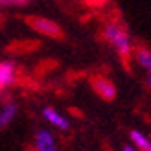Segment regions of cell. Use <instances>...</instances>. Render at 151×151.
<instances>
[{"label": "cell", "mask_w": 151, "mask_h": 151, "mask_svg": "<svg viewBox=\"0 0 151 151\" xmlns=\"http://www.w3.org/2000/svg\"><path fill=\"white\" fill-rule=\"evenodd\" d=\"M101 37L103 41L112 48V52L120 59H131L134 52V41L131 32L127 29L125 24L120 20H107L101 28Z\"/></svg>", "instance_id": "6da1fadb"}, {"label": "cell", "mask_w": 151, "mask_h": 151, "mask_svg": "<svg viewBox=\"0 0 151 151\" xmlns=\"http://www.w3.org/2000/svg\"><path fill=\"white\" fill-rule=\"evenodd\" d=\"M28 26L33 29L35 33H39L46 39H61L63 37V28L59 22L48 17H29Z\"/></svg>", "instance_id": "7a4b0ae2"}, {"label": "cell", "mask_w": 151, "mask_h": 151, "mask_svg": "<svg viewBox=\"0 0 151 151\" xmlns=\"http://www.w3.org/2000/svg\"><path fill=\"white\" fill-rule=\"evenodd\" d=\"M88 85H90V88H92V92L98 98H101L103 101H114L116 96H118V88L114 85V81L109 79L107 76H103V74L90 76Z\"/></svg>", "instance_id": "3957f363"}, {"label": "cell", "mask_w": 151, "mask_h": 151, "mask_svg": "<svg viewBox=\"0 0 151 151\" xmlns=\"http://www.w3.org/2000/svg\"><path fill=\"white\" fill-rule=\"evenodd\" d=\"M32 151H59V140L54 129L39 127L32 137Z\"/></svg>", "instance_id": "277c9868"}, {"label": "cell", "mask_w": 151, "mask_h": 151, "mask_svg": "<svg viewBox=\"0 0 151 151\" xmlns=\"http://www.w3.org/2000/svg\"><path fill=\"white\" fill-rule=\"evenodd\" d=\"M41 116H42L44 122H46V125L50 129H54V131L66 133V131H70V127H72L70 118L66 116L65 112H61L59 109L52 107V105H46V107L41 109Z\"/></svg>", "instance_id": "5b68a950"}, {"label": "cell", "mask_w": 151, "mask_h": 151, "mask_svg": "<svg viewBox=\"0 0 151 151\" xmlns=\"http://www.w3.org/2000/svg\"><path fill=\"white\" fill-rule=\"evenodd\" d=\"M19 81V66L15 61L0 59V92L9 90Z\"/></svg>", "instance_id": "8992f818"}, {"label": "cell", "mask_w": 151, "mask_h": 151, "mask_svg": "<svg viewBox=\"0 0 151 151\" xmlns=\"http://www.w3.org/2000/svg\"><path fill=\"white\" fill-rule=\"evenodd\" d=\"M19 116V103L15 100H6L0 105V131L7 129Z\"/></svg>", "instance_id": "52a82bcc"}, {"label": "cell", "mask_w": 151, "mask_h": 151, "mask_svg": "<svg viewBox=\"0 0 151 151\" xmlns=\"http://www.w3.org/2000/svg\"><path fill=\"white\" fill-rule=\"evenodd\" d=\"M133 59L146 74H151V48H147V46H134Z\"/></svg>", "instance_id": "ba28073f"}, {"label": "cell", "mask_w": 151, "mask_h": 151, "mask_svg": "<svg viewBox=\"0 0 151 151\" xmlns=\"http://www.w3.org/2000/svg\"><path fill=\"white\" fill-rule=\"evenodd\" d=\"M129 142L137 146L138 151H151V137H147L142 129H131Z\"/></svg>", "instance_id": "9c48e42d"}, {"label": "cell", "mask_w": 151, "mask_h": 151, "mask_svg": "<svg viewBox=\"0 0 151 151\" xmlns=\"http://www.w3.org/2000/svg\"><path fill=\"white\" fill-rule=\"evenodd\" d=\"M28 2H32V0H0V9H4V7H20V6H26Z\"/></svg>", "instance_id": "30bf717a"}, {"label": "cell", "mask_w": 151, "mask_h": 151, "mask_svg": "<svg viewBox=\"0 0 151 151\" xmlns=\"http://www.w3.org/2000/svg\"><path fill=\"white\" fill-rule=\"evenodd\" d=\"M122 151H138V149H137V146H134V144L127 142V144H124V146H122Z\"/></svg>", "instance_id": "8fae6325"}, {"label": "cell", "mask_w": 151, "mask_h": 151, "mask_svg": "<svg viewBox=\"0 0 151 151\" xmlns=\"http://www.w3.org/2000/svg\"><path fill=\"white\" fill-rule=\"evenodd\" d=\"M105 2H107V0H87L88 6H96V7H98V6H103Z\"/></svg>", "instance_id": "7c38bea8"}, {"label": "cell", "mask_w": 151, "mask_h": 151, "mask_svg": "<svg viewBox=\"0 0 151 151\" xmlns=\"http://www.w3.org/2000/svg\"><path fill=\"white\" fill-rule=\"evenodd\" d=\"M146 83H147V87L151 90V74H147V78H146Z\"/></svg>", "instance_id": "4fadbf2b"}]
</instances>
